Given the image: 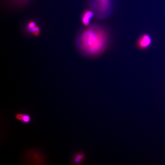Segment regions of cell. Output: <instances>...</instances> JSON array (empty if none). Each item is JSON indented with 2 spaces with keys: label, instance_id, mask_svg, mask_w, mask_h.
<instances>
[{
  "label": "cell",
  "instance_id": "obj_3",
  "mask_svg": "<svg viewBox=\"0 0 165 165\" xmlns=\"http://www.w3.org/2000/svg\"><path fill=\"white\" fill-rule=\"evenodd\" d=\"M152 42L151 36L148 34H144L140 37L137 42V46L141 50H145L150 47Z\"/></svg>",
  "mask_w": 165,
  "mask_h": 165
},
{
  "label": "cell",
  "instance_id": "obj_7",
  "mask_svg": "<svg viewBox=\"0 0 165 165\" xmlns=\"http://www.w3.org/2000/svg\"><path fill=\"white\" fill-rule=\"evenodd\" d=\"M31 32H32L33 33L35 34L36 35H37L39 34V33H40V30H39V28L38 27H35L34 28L32 29V30H31Z\"/></svg>",
  "mask_w": 165,
  "mask_h": 165
},
{
  "label": "cell",
  "instance_id": "obj_5",
  "mask_svg": "<svg viewBox=\"0 0 165 165\" xmlns=\"http://www.w3.org/2000/svg\"><path fill=\"white\" fill-rule=\"evenodd\" d=\"M15 118L16 120L24 124H28L31 121V117L30 115L21 113L16 114L15 115Z\"/></svg>",
  "mask_w": 165,
  "mask_h": 165
},
{
  "label": "cell",
  "instance_id": "obj_6",
  "mask_svg": "<svg viewBox=\"0 0 165 165\" xmlns=\"http://www.w3.org/2000/svg\"><path fill=\"white\" fill-rule=\"evenodd\" d=\"M85 155L84 153H77L74 155L72 159L73 164H79L83 162V160L85 159Z\"/></svg>",
  "mask_w": 165,
  "mask_h": 165
},
{
  "label": "cell",
  "instance_id": "obj_8",
  "mask_svg": "<svg viewBox=\"0 0 165 165\" xmlns=\"http://www.w3.org/2000/svg\"><path fill=\"white\" fill-rule=\"evenodd\" d=\"M35 27V23L33 22H31L28 24V30L31 31Z\"/></svg>",
  "mask_w": 165,
  "mask_h": 165
},
{
  "label": "cell",
  "instance_id": "obj_4",
  "mask_svg": "<svg viewBox=\"0 0 165 165\" xmlns=\"http://www.w3.org/2000/svg\"><path fill=\"white\" fill-rule=\"evenodd\" d=\"M94 13L92 11H86L83 13L81 17L82 23L85 26H88L90 23L91 20L93 17Z\"/></svg>",
  "mask_w": 165,
  "mask_h": 165
},
{
  "label": "cell",
  "instance_id": "obj_1",
  "mask_svg": "<svg viewBox=\"0 0 165 165\" xmlns=\"http://www.w3.org/2000/svg\"><path fill=\"white\" fill-rule=\"evenodd\" d=\"M108 40V34L106 29L95 24L83 31L79 37V45L83 53L94 56L104 51Z\"/></svg>",
  "mask_w": 165,
  "mask_h": 165
},
{
  "label": "cell",
  "instance_id": "obj_2",
  "mask_svg": "<svg viewBox=\"0 0 165 165\" xmlns=\"http://www.w3.org/2000/svg\"><path fill=\"white\" fill-rule=\"evenodd\" d=\"M95 15L100 19H104L110 14L112 6L110 0H94L91 3Z\"/></svg>",
  "mask_w": 165,
  "mask_h": 165
}]
</instances>
